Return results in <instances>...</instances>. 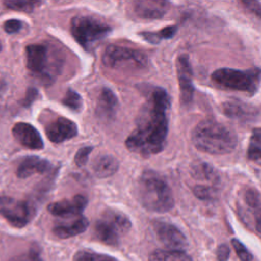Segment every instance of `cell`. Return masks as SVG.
Returning a JSON list of instances; mask_svg holds the SVG:
<instances>
[{"label":"cell","instance_id":"12","mask_svg":"<svg viewBox=\"0 0 261 261\" xmlns=\"http://www.w3.org/2000/svg\"><path fill=\"white\" fill-rule=\"evenodd\" d=\"M45 132L50 142L59 144L74 138L77 135V126L68 118L57 117L45 126Z\"/></svg>","mask_w":261,"mask_h":261},{"label":"cell","instance_id":"19","mask_svg":"<svg viewBox=\"0 0 261 261\" xmlns=\"http://www.w3.org/2000/svg\"><path fill=\"white\" fill-rule=\"evenodd\" d=\"M118 161L111 155H102L95 159L93 163V172L97 177L104 178L114 174L118 169Z\"/></svg>","mask_w":261,"mask_h":261},{"label":"cell","instance_id":"20","mask_svg":"<svg viewBox=\"0 0 261 261\" xmlns=\"http://www.w3.org/2000/svg\"><path fill=\"white\" fill-rule=\"evenodd\" d=\"M245 201L253 213L255 229L261 236V196L256 190L248 189L245 193Z\"/></svg>","mask_w":261,"mask_h":261},{"label":"cell","instance_id":"9","mask_svg":"<svg viewBox=\"0 0 261 261\" xmlns=\"http://www.w3.org/2000/svg\"><path fill=\"white\" fill-rule=\"evenodd\" d=\"M0 215L12 226L23 227L30 222L33 216V208L27 201L8 196H1Z\"/></svg>","mask_w":261,"mask_h":261},{"label":"cell","instance_id":"29","mask_svg":"<svg viewBox=\"0 0 261 261\" xmlns=\"http://www.w3.org/2000/svg\"><path fill=\"white\" fill-rule=\"evenodd\" d=\"M231 244H232V247L241 261H251L253 259L252 254L248 251V249L245 247V245L242 244L239 240L232 239Z\"/></svg>","mask_w":261,"mask_h":261},{"label":"cell","instance_id":"34","mask_svg":"<svg viewBox=\"0 0 261 261\" xmlns=\"http://www.w3.org/2000/svg\"><path fill=\"white\" fill-rule=\"evenodd\" d=\"M228 255H229L228 247L225 244L220 245L218 247V250H217V259H218V261H227L228 260Z\"/></svg>","mask_w":261,"mask_h":261},{"label":"cell","instance_id":"11","mask_svg":"<svg viewBox=\"0 0 261 261\" xmlns=\"http://www.w3.org/2000/svg\"><path fill=\"white\" fill-rule=\"evenodd\" d=\"M176 72L179 86L180 102L182 105H188L194 98L193 70L187 54H180L176 58Z\"/></svg>","mask_w":261,"mask_h":261},{"label":"cell","instance_id":"10","mask_svg":"<svg viewBox=\"0 0 261 261\" xmlns=\"http://www.w3.org/2000/svg\"><path fill=\"white\" fill-rule=\"evenodd\" d=\"M153 228L157 239L167 250L184 251L187 248V238L175 225L165 221H155Z\"/></svg>","mask_w":261,"mask_h":261},{"label":"cell","instance_id":"15","mask_svg":"<svg viewBox=\"0 0 261 261\" xmlns=\"http://www.w3.org/2000/svg\"><path fill=\"white\" fill-rule=\"evenodd\" d=\"M134 12L141 18L157 19L164 16L168 10V3L165 1H136Z\"/></svg>","mask_w":261,"mask_h":261},{"label":"cell","instance_id":"6","mask_svg":"<svg viewBox=\"0 0 261 261\" xmlns=\"http://www.w3.org/2000/svg\"><path fill=\"white\" fill-rule=\"evenodd\" d=\"M70 32L74 40L85 50H91L110 34L111 28L96 17L79 15L71 19Z\"/></svg>","mask_w":261,"mask_h":261},{"label":"cell","instance_id":"26","mask_svg":"<svg viewBox=\"0 0 261 261\" xmlns=\"http://www.w3.org/2000/svg\"><path fill=\"white\" fill-rule=\"evenodd\" d=\"M41 2L39 1H19V0H9L5 1L4 5L13 10L23 11V12H32L36 6H38Z\"/></svg>","mask_w":261,"mask_h":261},{"label":"cell","instance_id":"4","mask_svg":"<svg viewBox=\"0 0 261 261\" xmlns=\"http://www.w3.org/2000/svg\"><path fill=\"white\" fill-rule=\"evenodd\" d=\"M211 80L221 88L241 91L252 95L260 86L261 70L258 68L234 69L223 67L213 71Z\"/></svg>","mask_w":261,"mask_h":261},{"label":"cell","instance_id":"18","mask_svg":"<svg viewBox=\"0 0 261 261\" xmlns=\"http://www.w3.org/2000/svg\"><path fill=\"white\" fill-rule=\"evenodd\" d=\"M88 225L89 220L84 216H80L77 219L73 220L70 223L56 225L53 228V233L59 239H67L84 232L87 229Z\"/></svg>","mask_w":261,"mask_h":261},{"label":"cell","instance_id":"1","mask_svg":"<svg viewBox=\"0 0 261 261\" xmlns=\"http://www.w3.org/2000/svg\"><path fill=\"white\" fill-rule=\"evenodd\" d=\"M170 97L162 88H155L137 119V125L125 140L126 148L140 155H153L164 149L168 134Z\"/></svg>","mask_w":261,"mask_h":261},{"label":"cell","instance_id":"33","mask_svg":"<svg viewBox=\"0 0 261 261\" xmlns=\"http://www.w3.org/2000/svg\"><path fill=\"white\" fill-rule=\"evenodd\" d=\"M22 27V22L17 20V19H9L4 22V30L8 34H14L17 33Z\"/></svg>","mask_w":261,"mask_h":261},{"label":"cell","instance_id":"30","mask_svg":"<svg viewBox=\"0 0 261 261\" xmlns=\"http://www.w3.org/2000/svg\"><path fill=\"white\" fill-rule=\"evenodd\" d=\"M194 194L201 200H212L216 196L215 190L207 186H196L194 188Z\"/></svg>","mask_w":261,"mask_h":261},{"label":"cell","instance_id":"14","mask_svg":"<svg viewBox=\"0 0 261 261\" xmlns=\"http://www.w3.org/2000/svg\"><path fill=\"white\" fill-rule=\"evenodd\" d=\"M88 200L83 195H76L71 199H64L61 201L49 204L48 211L55 216H71L81 214L86 206Z\"/></svg>","mask_w":261,"mask_h":261},{"label":"cell","instance_id":"32","mask_svg":"<svg viewBox=\"0 0 261 261\" xmlns=\"http://www.w3.org/2000/svg\"><path fill=\"white\" fill-rule=\"evenodd\" d=\"M92 151H93V147H91V146L81 148V149L76 152V154H75V156H74V162H75V164H76L77 166H83V165H85V164L87 163L88 158H89V156H90V154H91Z\"/></svg>","mask_w":261,"mask_h":261},{"label":"cell","instance_id":"21","mask_svg":"<svg viewBox=\"0 0 261 261\" xmlns=\"http://www.w3.org/2000/svg\"><path fill=\"white\" fill-rule=\"evenodd\" d=\"M149 261H193L184 251L156 250L149 256Z\"/></svg>","mask_w":261,"mask_h":261},{"label":"cell","instance_id":"37","mask_svg":"<svg viewBox=\"0 0 261 261\" xmlns=\"http://www.w3.org/2000/svg\"><path fill=\"white\" fill-rule=\"evenodd\" d=\"M1 49H2V45H1V42H0V51H1Z\"/></svg>","mask_w":261,"mask_h":261},{"label":"cell","instance_id":"2","mask_svg":"<svg viewBox=\"0 0 261 261\" xmlns=\"http://www.w3.org/2000/svg\"><path fill=\"white\" fill-rule=\"evenodd\" d=\"M192 142L201 152L211 155H224L236 149L237 136L226 125L213 119H205L194 128Z\"/></svg>","mask_w":261,"mask_h":261},{"label":"cell","instance_id":"7","mask_svg":"<svg viewBox=\"0 0 261 261\" xmlns=\"http://www.w3.org/2000/svg\"><path fill=\"white\" fill-rule=\"evenodd\" d=\"M102 62L110 69L134 71L147 67L148 58L140 50L112 44L106 47L102 56Z\"/></svg>","mask_w":261,"mask_h":261},{"label":"cell","instance_id":"35","mask_svg":"<svg viewBox=\"0 0 261 261\" xmlns=\"http://www.w3.org/2000/svg\"><path fill=\"white\" fill-rule=\"evenodd\" d=\"M37 95H38V92H37L36 89H34V88L29 89L28 92H27V95H25V97H24V99H23V101H22L23 106H24V107H28L29 105H31V103L35 100V98L37 97Z\"/></svg>","mask_w":261,"mask_h":261},{"label":"cell","instance_id":"36","mask_svg":"<svg viewBox=\"0 0 261 261\" xmlns=\"http://www.w3.org/2000/svg\"><path fill=\"white\" fill-rule=\"evenodd\" d=\"M244 5L255 14L261 16V5L257 2H244Z\"/></svg>","mask_w":261,"mask_h":261},{"label":"cell","instance_id":"16","mask_svg":"<svg viewBox=\"0 0 261 261\" xmlns=\"http://www.w3.org/2000/svg\"><path fill=\"white\" fill-rule=\"evenodd\" d=\"M50 166V162L44 158L29 156L23 158L18 164L16 169V175L19 178H27L36 173H43L47 171Z\"/></svg>","mask_w":261,"mask_h":261},{"label":"cell","instance_id":"24","mask_svg":"<svg viewBox=\"0 0 261 261\" xmlns=\"http://www.w3.org/2000/svg\"><path fill=\"white\" fill-rule=\"evenodd\" d=\"M73 261H117V260L109 255L82 250L74 254Z\"/></svg>","mask_w":261,"mask_h":261},{"label":"cell","instance_id":"27","mask_svg":"<svg viewBox=\"0 0 261 261\" xmlns=\"http://www.w3.org/2000/svg\"><path fill=\"white\" fill-rule=\"evenodd\" d=\"M222 111L226 116L232 117V118H239L241 116H244L246 113V110L244 109L243 105H241L239 102H225L222 104Z\"/></svg>","mask_w":261,"mask_h":261},{"label":"cell","instance_id":"23","mask_svg":"<svg viewBox=\"0 0 261 261\" xmlns=\"http://www.w3.org/2000/svg\"><path fill=\"white\" fill-rule=\"evenodd\" d=\"M177 28L175 25H170V27H166L164 29H162L159 32H155V33H150V32H143L140 35L148 42L156 44L159 43L162 39H170L171 37L174 36V34L176 33Z\"/></svg>","mask_w":261,"mask_h":261},{"label":"cell","instance_id":"8","mask_svg":"<svg viewBox=\"0 0 261 261\" xmlns=\"http://www.w3.org/2000/svg\"><path fill=\"white\" fill-rule=\"evenodd\" d=\"M27 68L44 80H51L57 72L59 63L51 60L50 48L45 44H31L25 48Z\"/></svg>","mask_w":261,"mask_h":261},{"label":"cell","instance_id":"28","mask_svg":"<svg viewBox=\"0 0 261 261\" xmlns=\"http://www.w3.org/2000/svg\"><path fill=\"white\" fill-rule=\"evenodd\" d=\"M192 174L196 178H201V179L204 178L207 180L212 179L214 175L212 168L206 163H201L199 165H196L192 170Z\"/></svg>","mask_w":261,"mask_h":261},{"label":"cell","instance_id":"25","mask_svg":"<svg viewBox=\"0 0 261 261\" xmlns=\"http://www.w3.org/2000/svg\"><path fill=\"white\" fill-rule=\"evenodd\" d=\"M62 103L69 109L80 112L83 108V99L75 91L68 89L62 99Z\"/></svg>","mask_w":261,"mask_h":261},{"label":"cell","instance_id":"5","mask_svg":"<svg viewBox=\"0 0 261 261\" xmlns=\"http://www.w3.org/2000/svg\"><path fill=\"white\" fill-rule=\"evenodd\" d=\"M128 217L120 211L108 209L102 213L94 226V237L108 246H117L120 238L130 228Z\"/></svg>","mask_w":261,"mask_h":261},{"label":"cell","instance_id":"13","mask_svg":"<svg viewBox=\"0 0 261 261\" xmlns=\"http://www.w3.org/2000/svg\"><path fill=\"white\" fill-rule=\"evenodd\" d=\"M14 139L23 147L32 150H41L44 143L39 132L28 122H17L12 127Z\"/></svg>","mask_w":261,"mask_h":261},{"label":"cell","instance_id":"3","mask_svg":"<svg viewBox=\"0 0 261 261\" xmlns=\"http://www.w3.org/2000/svg\"><path fill=\"white\" fill-rule=\"evenodd\" d=\"M137 198L141 205L152 212L169 211L174 200L167 182L155 171L145 170L137 181Z\"/></svg>","mask_w":261,"mask_h":261},{"label":"cell","instance_id":"22","mask_svg":"<svg viewBox=\"0 0 261 261\" xmlns=\"http://www.w3.org/2000/svg\"><path fill=\"white\" fill-rule=\"evenodd\" d=\"M247 155L250 160L256 161L261 159V127L253 129Z\"/></svg>","mask_w":261,"mask_h":261},{"label":"cell","instance_id":"17","mask_svg":"<svg viewBox=\"0 0 261 261\" xmlns=\"http://www.w3.org/2000/svg\"><path fill=\"white\" fill-rule=\"evenodd\" d=\"M118 106L117 97L108 88L102 89L97 101L96 113L101 118H110L115 114V111Z\"/></svg>","mask_w":261,"mask_h":261},{"label":"cell","instance_id":"31","mask_svg":"<svg viewBox=\"0 0 261 261\" xmlns=\"http://www.w3.org/2000/svg\"><path fill=\"white\" fill-rule=\"evenodd\" d=\"M10 261H43L38 248H32L29 252L12 258Z\"/></svg>","mask_w":261,"mask_h":261}]
</instances>
